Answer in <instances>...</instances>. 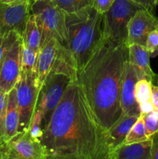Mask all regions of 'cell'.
Masks as SVG:
<instances>
[{"label": "cell", "instance_id": "cell-2", "mask_svg": "<svg viewBox=\"0 0 158 159\" xmlns=\"http://www.w3.org/2000/svg\"><path fill=\"white\" fill-rule=\"evenodd\" d=\"M129 46L102 35L86 64L77 70V81L101 127L107 130L122 114L120 93Z\"/></svg>", "mask_w": 158, "mask_h": 159}, {"label": "cell", "instance_id": "cell-6", "mask_svg": "<svg viewBox=\"0 0 158 159\" xmlns=\"http://www.w3.org/2000/svg\"><path fill=\"white\" fill-rule=\"evenodd\" d=\"M15 87L20 116L19 131H27L35 113L40 92L36 83V74H28L21 71Z\"/></svg>", "mask_w": 158, "mask_h": 159}, {"label": "cell", "instance_id": "cell-25", "mask_svg": "<svg viewBox=\"0 0 158 159\" xmlns=\"http://www.w3.org/2000/svg\"><path fill=\"white\" fill-rule=\"evenodd\" d=\"M140 116L143 118L147 135L150 138L158 130V110H154L150 113L142 114Z\"/></svg>", "mask_w": 158, "mask_h": 159}, {"label": "cell", "instance_id": "cell-17", "mask_svg": "<svg viewBox=\"0 0 158 159\" xmlns=\"http://www.w3.org/2000/svg\"><path fill=\"white\" fill-rule=\"evenodd\" d=\"M23 43L28 48L37 51H40V42H41V34L37 26L35 16L30 14L27 22L24 32L22 36Z\"/></svg>", "mask_w": 158, "mask_h": 159}, {"label": "cell", "instance_id": "cell-12", "mask_svg": "<svg viewBox=\"0 0 158 159\" xmlns=\"http://www.w3.org/2000/svg\"><path fill=\"white\" fill-rule=\"evenodd\" d=\"M63 48H66L62 46L54 37L50 39L40 48L36 70V83L39 89H40L46 78L52 70L54 63Z\"/></svg>", "mask_w": 158, "mask_h": 159}, {"label": "cell", "instance_id": "cell-16", "mask_svg": "<svg viewBox=\"0 0 158 159\" xmlns=\"http://www.w3.org/2000/svg\"><path fill=\"white\" fill-rule=\"evenodd\" d=\"M19 122H20V116H19L18 104H17L16 89L15 87L8 93L4 143L18 134Z\"/></svg>", "mask_w": 158, "mask_h": 159}, {"label": "cell", "instance_id": "cell-11", "mask_svg": "<svg viewBox=\"0 0 158 159\" xmlns=\"http://www.w3.org/2000/svg\"><path fill=\"white\" fill-rule=\"evenodd\" d=\"M139 80L129 60L124 71L120 93V106L122 113L129 116H140L139 106L135 97V86Z\"/></svg>", "mask_w": 158, "mask_h": 159}, {"label": "cell", "instance_id": "cell-4", "mask_svg": "<svg viewBox=\"0 0 158 159\" xmlns=\"http://www.w3.org/2000/svg\"><path fill=\"white\" fill-rule=\"evenodd\" d=\"M31 13L35 16L41 34L40 48L54 37L68 49L65 12L54 0H35L31 4Z\"/></svg>", "mask_w": 158, "mask_h": 159}, {"label": "cell", "instance_id": "cell-21", "mask_svg": "<svg viewBox=\"0 0 158 159\" xmlns=\"http://www.w3.org/2000/svg\"><path fill=\"white\" fill-rule=\"evenodd\" d=\"M152 83L147 79H139L135 86V97L138 104L151 100Z\"/></svg>", "mask_w": 158, "mask_h": 159}, {"label": "cell", "instance_id": "cell-28", "mask_svg": "<svg viewBox=\"0 0 158 159\" xmlns=\"http://www.w3.org/2000/svg\"><path fill=\"white\" fill-rule=\"evenodd\" d=\"M132 1L143 6L144 9H147L152 13H154L155 9L158 6V0H132Z\"/></svg>", "mask_w": 158, "mask_h": 159}, {"label": "cell", "instance_id": "cell-9", "mask_svg": "<svg viewBox=\"0 0 158 159\" xmlns=\"http://www.w3.org/2000/svg\"><path fill=\"white\" fill-rule=\"evenodd\" d=\"M23 40L20 37L5 56L0 65V89L9 93L15 88L22 71Z\"/></svg>", "mask_w": 158, "mask_h": 159}, {"label": "cell", "instance_id": "cell-5", "mask_svg": "<svg viewBox=\"0 0 158 159\" xmlns=\"http://www.w3.org/2000/svg\"><path fill=\"white\" fill-rule=\"evenodd\" d=\"M141 9L144 8L132 0H115L110 9L102 14V35L126 43L129 22Z\"/></svg>", "mask_w": 158, "mask_h": 159}, {"label": "cell", "instance_id": "cell-3", "mask_svg": "<svg viewBox=\"0 0 158 159\" xmlns=\"http://www.w3.org/2000/svg\"><path fill=\"white\" fill-rule=\"evenodd\" d=\"M68 50L76 69L88 62L102 38V14L93 6L65 13Z\"/></svg>", "mask_w": 158, "mask_h": 159}, {"label": "cell", "instance_id": "cell-1", "mask_svg": "<svg viewBox=\"0 0 158 159\" xmlns=\"http://www.w3.org/2000/svg\"><path fill=\"white\" fill-rule=\"evenodd\" d=\"M46 159H108L105 130L77 79L71 82L40 138Z\"/></svg>", "mask_w": 158, "mask_h": 159}, {"label": "cell", "instance_id": "cell-14", "mask_svg": "<svg viewBox=\"0 0 158 159\" xmlns=\"http://www.w3.org/2000/svg\"><path fill=\"white\" fill-rule=\"evenodd\" d=\"M138 118V116H129L122 113L120 117L105 130L110 152L123 144L126 135Z\"/></svg>", "mask_w": 158, "mask_h": 159}, {"label": "cell", "instance_id": "cell-31", "mask_svg": "<svg viewBox=\"0 0 158 159\" xmlns=\"http://www.w3.org/2000/svg\"><path fill=\"white\" fill-rule=\"evenodd\" d=\"M151 90H152V96L151 100L153 103V106L155 107V110H158V85H151Z\"/></svg>", "mask_w": 158, "mask_h": 159}, {"label": "cell", "instance_id": "cell-34", "mask_svg": "<svg viewBox=\"0 0 158 159\" xmlns=\"http://www.w3.org/2000/svg\"><path fill=\"white\" fill-rule=\"evenodd\" d=\"M34 1H35V0H34ZM34 1H33V2H34Z\"/></svg>", "mask_w": 158, "mask_h": 159}, {"label": "cell", "instance_id": "cell-29", "mask_svg": "<svg viewBox=\"0 0 158 159\" xmlns=\"http://www.w3.org/2000/svg\"><path fill=\"white\" fill-rule=\"evenodd\" d=\"M150 138L152 140L151 158L158 159V130Z\"/></svg>", "mask_w": 158, "mask_h": 159}, {"label": "cell", "instance_id": "cell-10", "mask_svg": "<svg viewBox=\"0 0 158 159\" xmlns=\"http://www.w3.org/2000/svg\"><path fill=\"white\" fill-rule=\"evenodd\" d=\"M158 28V18L146 9H139L128 23L127 44L133 43L146 47L149 34Z\"/></svg>", "mask_w": 158, "mask_h": 159}, {"label": "cell", "instance_id": "cell-15", "mask_svg": "<svg viewBox=\"0 0 158 159\" xmlns=\"http://www.w3.org/2000/svg\"><path fill=\"white\" fill-rule=\"evenodd\" d=\"M151 138L140 142L122 144L111 152L108 159H152Z\"/></svg>", "mask_w": 158, "mask_h": 159}, {"label": "cell", "instance_id": "cell-27", "mask_svg": "<svg viewBox=\"0 0 158 159\" xmlns=\"http://www.w3.org/2000/svg\"><path fill=\"white\" fill-rule=\"evenodd\" d=\"M115 0H94L93 7L99 12L103 14L110 9Z\"/></svg>", "mask_w": 158, "mask_h": 159}, {"label": "cell", "instance_id": "cell-19", "mask_svg": "<svg viewBox=\"0 0 158 159\" xmlns=\"http://www.w3.org/2000/svg\"><path fill=\"white\" fill-rule=\"evenodd\" d=\"M39 51L28 48L23 43L22 47V71L36 74Z\"/></svg>", "mask_w": 158, "mask_h": 159}, {"label": "cell", "instance_id": "cell-18", "mask_svg": "<svg viewBox=\"0 0 158 159\" xmlns=\"http://www.w3.org/2000/svg\"><path fill=\"white\" fill-rule=\"evenodd\" d=\"M149 138H150L147 135V128H146L145 124H144L143 118L142 116H139L137 120L129 130L128 134L126 135V138H125L123 144H127L140 142V141H146Z\"/></svg>", "mask_w": 158, "mask_h": 159}, {"label": "cell", "instance_id": "cell-23", "mask_svg": "<svg viewBox=\"0 0 158 159\" xmlns=\"http://www.w3.org/2000/svg\"><path fill=\"white\" fill-rule=\"evenodd\" d=\"M20 37L21 36L15 31H11L8 34L0 35V65L8 51Z\"/></svg>", "mask_w": 158, "mask_h": 159}, {"label": "cell", "instance_id": "cell-13", "mask_svg": "<svg viewBox=\"0 0 158 159\" xmlns=\"http://www.w3.org/2000/svg\"><path fill=\"white\" fill-rule=\"evenodd\" d=\"M150 53L142 45H129V60L133 65L138 79H147L158 85V75L152 70L150 64Z\"/></svg>", "mask_w": 158, "mask_h": 159}, {"label": "cell", "instance_id": "cell-30", "mask_svg": "<svg viewBox=\"0 0 158 159\" xmlns=\"http://www.w3.org/2000/svg\"><path fill=\"white\" fill-rule=\"evenodd\" d=\"M139 110H140V115L147 114V113H150L153 110H155V107L153 106V103L152 102V100L147 101L143 103L139 104Z\"/></svg>", "mask_w": 158, "mask_h": 159}, {"label": "cell", "instance_id": "cell-20", "mask_svg": "<svg viewBox=\"0 0 158 159\" xmlns=\"http://www.w3.org/2000/svg\"><path fill=\"white\" fill-rule=\"evenodd\" d=\"M65 13H72L93 6L94 0H54Z\"/></svg>", "mask_w": 158, "mask_h": 159}, {"label": "cell", "instance_id": "cell-32", "mask_svg": "<svg viewBox=\"0 0 158 159\" xmlns=\"http://www.w3.org/2000/svg\"><path fill=\"white\" fill-rule=\"evenodd\" d=\"M16 1V0H0V2L2 3H11L13 2Z\"/></svg>", "mask_w": 158, "mask_h": 159}, {"label": "cell", "instance_id": "cell-24", "mask_svg": "<svg viewBox=\"0 0 158 159\" xmlns=\"http://www.w3.org/2000/svg\"><path fill=\"white\" fill-rule=\"evenodd\" d=\"M8 93L0 89V145L5 141L6 108H7Z\"/></svg>", "mask_w": 158, "mask_h": 159}, {"label": "cell", "instance_id": "cell-7", "mask_svg": "<svg viewBox=\"0 0 158 159\" xmlns=\"http://www.w3.org/2000/svg\"><path fill=\"white\" fill-rule=\"evenodd\" d=\"M0 159H46V154L40 140L31 138L28 131H19L0 145Z\"/></svg>", "mask_w": 158, "mask_h": 159}, {"label": "cell", "instance_id": "cell-8", "mask_svg": "<svg viewBox=\"0 0 158 159\" xmlns=\"http://www.w3.org/2000/svg\"><path fill=\"white\" fill-rule=\"evenodd\" d=\"M30 14L29 0H16L11 3L0 2V35L15 31L22 37Z\"/></svg>", "mask_w": 158, "mask_h": 159}, {"label": "cell", "instance_id": "cell-26", "mask_svg": "<svg viewBox=\"0 0 158 159\" xmlns=\"http://www.w3.org/2000/svg\"><path fill=\"white\" fill-rule=\"evenodd\" d=\"M146 48L151 57L158 55V28L149 34L146 42Z\"/></svg>", "mask_w": 158, "mask_h": 159}, {"label": "cell", "instance_id": "cell-22", "mask_svg": "<svg viewBox=\"0 0 158 159\" xmlns=\"http://www.w3.org/2000/svg\"><path fill=\"white\" fill-rule=\"evenodd\" d=\"M43 113L41 110H36L29 130H27L31 138L36 140H40L43 134Z\"/></svg>", "mask_w": 158, "mask_h": 159}, {"label": "cell", "instance_id": "cell-33", "mask_svg": "<svg viewBox=\"0 0 158 159\" xmlns=\"http://www.w3.org/2000/svg\"><path fill=\"white\" fill-rule=\"evenodd\" d=\"M29 1H30V3H31V4H32V3L33 2V1H34V0H29Z\"/></svg>", "mask_w": 158, "mask_h": 159}]
</instances>
